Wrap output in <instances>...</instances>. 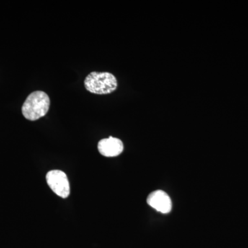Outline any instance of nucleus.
Masks as SVG:
<instances>
[{
  "instance_id": "f257e3e1",
  "label": "nucleus",
  "mask_w": 248,
  "mask_h": 248,
  "mask_svg": "<svg viewBox=\"0 0 248 248\" xmlns=\"http://www.w3.org/2000/svg\"><path fill=\"white\" fill-rule=\"evenodd\" d=\"M50 107V98L44 91L31 93L22 106V114L31 121L39 120L46 115Z\"/></svg>"
},
{
  "instance_id": "f03ea898",
  "label": "nucleus",
  "mask_w": 248,
  "mask_h": 248,
  "mask_svg": "<svg viewBox=\"0 0 248 248\" xmlns=\"http://www.w3.org/2000/svg\"><path fill=\"white\" fill-rule=\"evenodd\" d=\"M85 87L94 94H109L117 88V80L114 75L108 72H92L84 80Z\"/></svg>"
},
{
  "instance_id": "7ed1b4c3",
  "label": "nucleus",
  "mask_w": 248,
  "mask_h": 248,
  "mask_svg": "<svg viewBox=\"0 0 248 248\" xmlns=\"http://www.w3.org/2000/svg\"><path fill=\"white\" fill-rule=\"evenodd\" d=\"M46 182L54 193L66 199L70 195V184L68 177L61 170H51L47 173Z\"/></svg>"
},
{
  "instance_id": "20e7f679",
  "label": "nucleus",
  "mask_w": 248,
  "mask_h": 248,
  "mask_svg": "<svg viewBox=\"0 0 248 248\" xmlns=\"http://www.w3.org/2000/svg\"><path fill=\"white\" fill-rule=\"evenodd\" d=\"M147 203L156 211L168 214L172 210V201L166 192L163 190H155L147 198Z\"/></svg>"
},
{
  "instance_id": "39448f33",
  "label": "nucleus",
  "mask_w": 248,
  "mask_h": 248,
  "mask_svg": "<svg viewBox=\"0 0 248 248\" xmlns=\"http://www.w3.org/2000/svg\"><path fill=\"white\" fill-rule=\"evenodd\" d=\"M98 151L101 155L107 157L118 156L124 151L123 142L120 139L113 137L103 139L98 143Z\"/></svg>"
}]
</instances>
